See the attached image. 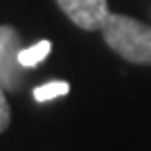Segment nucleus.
Segmentation results:
<instances>
[{
	"label": "nucleus",
	"mask_w": 151,
	"mask_h": 151,
	"mask_svg": "<svg viewBox=\"0 0 151 151\" xmlns=\"http://www.w3.org/2000/svg\"><path fill=\"white\" fill-rule=\"evenodd\" d=\"M101 36L106 45L115 54H120L124 61L151 65V27L140 20L124 16V14H111L106 25L101 27Z\"/></svg>",
	"instance_id": "nucleus-1"
},
{
	"label": "nucleus",
	"mask_w": 151,
	"mask_h": 151,
	"mask_svg": "<svg viewBox=\"0 0 151 151\" xmlns=\"http://www.w3.org/2000/svg\"><path fill=\"white\" fill-rule=\"evenodd\" d=\"M52 50V43L50 41H38V43L29 45V47H23L20 50V63L25 65V68H34L38 63L43 61Z\"/></svg>",
	"instance_id": "nucleus-4"
},
{
	"label": "nucleus",
	"mask_w": 151,
	"mask_h": 151,
	"mask_svg": "<svg viewBox=\"0 0 151 151\" xmlns=\"http://www.w3.org/2000/svg\"><path fill=\"white\" fill-rule=\"evenodd\" d=\"M68 90H70L68 81H47L43 86L34 88V99L36 101H50V99H57V97L68 95Z\"/></svg>",
	"instance_id": "nucleus-5"
},
{
	"label": "nucleus",
	"mask_w": 151,
	"mask_h": 151,
	"mask_svg": "<svg viewBox=\"0 0 151 151\" xmlns=\"http://www.w3.org/2000/svg\"><path fill=\"white\" fill-rule=\"evenodd\" d=\"M23 41L16 27L0 25V86L7 93H18L25 83V65L20 63Z\"/></svg>",
	"instance_id": "nucleus-2"
},
{
	"label": "nucleus",
	"mask_w": 151,
	"mask_h": 151,
	"mask_svg": "<svg viewBox=\"0 0 151 151\" xmlns=\"http://www.w3.org/2000/svg\"><path fill=\"white\" fill-rule=\"evenodd\" d=\"M57 5L79 29L86 32H101L111 16L106 0H57Z\"/></svg>",
	"instance_id": "nucleus-3"
},
{
	"label": "nucleus",
	"mask_w": 151,
	"mask_h": 151,
	"mask_svg": "<svg viewBox=\"0 0 151 151\" xmlns=\"http://www.w3.org/2000/svg\"><path fill=\"white\" fill-rule=\"evenodd\" d=\"M5 93L7 90L0 86V133L7 131V126H9V122H12V108H9V101H7Z\"/></svg>",
	"instance_id": "nucleus-6"
}]
</instances>
